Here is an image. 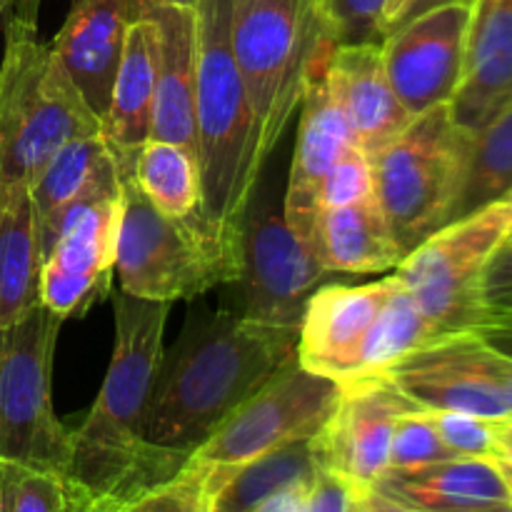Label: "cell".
Wrapping results in <instances>:
<instances>
[{
  "mask_svg": "<svg viewBox=\"0 0 512 512\" xmlns=\"http://www.w3.org/2000/svg\"><path fill=\"white\" fill-rule=\"evenodd\" d=\"M115 345L88 418L73 430L65 480L128 505L175 478L193 453L145 440V410L158 365L170 303L115 293Z\"/></svg>",
  "mask_w": 512,
  "mask_h": 512,
  "instance_id": "6da1fadb",
  "label": "cell"
},
{
  "mask_svg": "<svg viewBox=\"0 0 512 512\" xmlns=\"http://www.w3.org/2000/svg\"><path fill=\"white\" fill-rule=\"evenodd\" d=\"M298 330L225 308L190 313L178 343L158 365L145 410V440L195 453L243 400L298 360Z\"/></svg>",
  "mask_w": 512,
  "mask_h": 512,
  "instance_id": "7a4b0ae2",
  "label": "cell"
},
{
  "mask_svg": "<svg viewBox=\"0 0 512 512\" xmlns=\"http://www.w3.org/2000/svg\"><path fill=\"white\" fill-rule=\"evenodd\" d=\"M198 163L203 213L240 233V218L265 170L255 115L230 43V0H198Z\"/></svg>",
  "mask_w": 512,
  "mask_h": 512,
  "instance_id": "3957f363",
  "label": "cell"
},
{
  "mask_svg": "<svg viewBox=\"0 0 512 512\" xmlns=\"http://www.w3.org/2000/svg\"><path fill=\"white\" fill-rule=\"evenodd\" d=\"M103 133L80 90L38 30L5 23L0 63V188H33L63 145Z\"/></svg>",
  "mask_w": 512,
  "mask_h": 512,
  "instance_id": "277c9868",
  "label": "cell"
},
{
  "mask_svg": "<svg viewBox=\"0 0 512 512\" xmlns=\"http://www.w3.org/2000/svg\"><path fill=\"white\" fill-rule=\"evenodd\" d=\"M238 273L240 233L218 228L205 213L168 218L140 193L133 173L120 175L115 275L123 293L175 303L223 288Z\"/></svg>",
  "mask_w": 512,
  "mask_h": 512,
  "instance_id": "5b68a950",
  "label": "cell"
},
{
  "mask_svg": "<svg viewBox=\"0 0 512 512\" xmlns=\"http://www.w3.org/2000/svg\"><path fill=\"white\" fill-rule=\"evenodd\" d=\"M230 43L268 168L298 113L310 65L333 40L318 0H230Z\"/></svg>",
  "mask_w": 512,
  "mask_h": 512,
  "instance_id": "8992f818",
  "label": "cell"
},
{
  "mask_svg": "<svg viewBox=\"0 0 512 512\" xmlns=\"http://www.w3.org/2000/svg\"><path fill=\"white\" fill-rule=\"evenodd\" d=\"M473 138L455 123L450 103H443L415 115L370 158L375 200L405 253L453 220Z\"/></svg>",
  "mask_w": 512,
  "mask_h": 512,
  "instance_id": "52a82bcc",
  "label": "cell"
},
{
  "mask_svg": "<svg viewBox=\"0 0 512 512\" xmlns=\"http://www.w3.org/2000/svg\"><path fill=\"white\" fill-rule=\"evenodd\" d=\"M63 320L43 303L0 325V458L65 478L73 430L53 408V360Z\"/></svg>",
  "mask_w": 512,
  "mask_h": 512,
  "instance_id": "ba28073f",
  "label": "cell"
},
{
  "mask_svg": "<svg viewBox=\"0 0 512 512\" xmlns=\"http://www.w3.org/2000/svg\"><path fill=\"white\" fill-rule=\"evenodd\" d=\"M328 275L288 225L283 193L263 170L240 218V273L223 285V308L260 323L300 328L310 295Z\"/></svg>",
  "mask_w": 512,
  "mask_h": 512,
  "instance_id": "9c48e42d",
  "label": "cell"
},
{
  "mask_svg": "<svg viewBox=\"0 0 512 512\" xmlns=\"http://www.w3.org/2000/svg\"><path fill=\"white\" fill-rule=\"evenodd\" d=\"M120 228V175L110 155L93 183L40 228V303L80 318L113 290Z\"/></svg>",
  "mask_w": 512,
  "mask_h": 512,
  "instance_id": "30bf717a",
  "label": "cell"
},
{
  "mask_svg": "<svg viewBox=\"0 0 512 512\" xmlns=\"http://www.w3.org/2000/svg\"><path fill=\"white\" fill-rule=\"evenodd\" d=\"M510 233L512 200H500L440 228L395 268L438 335L473 333L483 320L485 265Z\"/></svg>",
  "mask_w": 512,
  "mask_h": 512,
  "instance_id": "8fae6325",
  "label": "cell"
},
{
  "mask_svg": "<svg viewBox=\"0 0 512 512\" xmlns=\"http://www.w3.org/2000/svg\"><path fill=\"white\" fill-rule=\"evenodd\" d=\"M340 395L343 385L293 360L243 400L190 458L203 465H240L295 440L313 438Z\"/></svg>",
  "mask_w": 512,
  "mask_h": 512,
  "instance_id": "7c38bea8",
  "label": "cell"
},
{
  "mask_svg": "<svg viewBox=\"0 0 512 512\" xmlns=\"http://www.w3.org/2000/svg\"><path fill=\"white\" fill-rule=\"evenodd\" d=\"M468 23L470 3H450L398 25L380 40L390 85L413 118L453 100L463 80Z\"/></svg>",
  "mask_w": 512,
  "mask_h": 512,
  "instance_id": "4fadbf2b",
  "label": "cell"
},
{
  "mask_svg": "<svg viewBox=\"0 0 512 512\" xmlns=\"http://www.w3.org/2000/svg\"><path fill=\"white\" fill-rule=\"evenodd\" d=\"M383 378L418 410L512 420L490 378V348L473 333L440 335L385 370Z\"/></svg>",
  "mask_w": 512,
  "mask_h": 512,
  "instance_id": "5bb4252c",
  "label": "cell"
},
{
  "mask_svg": "<svg viewBox=\"0 0 512 512\" xmlns=\"http://www.w3.org/2000/svg\"><path fill=\"white\" fill-rule=\"evenodd\" d=\"M415 410L385 378L343 385L338 405L313 435L323 468L348 480L355 490H370L390 468V443L400 415Z\"/></svg>",
  "mask_w": 512,
  "mask_h": 512,
  "instance_id": "9a60e30c",
  "label": "cell"
},
{
  "mask_svg": "<svg viewBox=\"0 0 512 512\" xmlns=\"http://www.w3.org/2000/svg\"><path fill=\"white\" fill-rule=\"evenodd\" d=\"M333 43L325 45L313 60L300 100L298 143H295L293 165H290L288 188L283 193V213L293 233L313 250L315 230L320 220V188L325 175L353 143L348 123L335 103L328 85V53ZM315 255V253H313Z\"/></svg>",
  "mask_w": 512,
  "mask_h": 512,
  "instance_id": "2e32d148",
  "label": "cell"
},
{
  "mask_svg": "<svg viewBox=\"0 0 512 512\" xmlns=\"http://www.w3.org/2000/svg\"><path fill=\"white\" fill-rule=\"evenodd\" d=\"M398 278L368 285H325L310 295L298 330V363L323 378L348 385L358 378L360 348Z\"/></svg>",
  "mask_w": 512,
  "mask_h": 512,
  "instance_id": "e0dca14e",
  "label": "cell"
},
{
  "mask_svg": "<svg viewBox=\"0 0 512 512\" xmlns=\"http://www.w3.org/2000/svg\"><path fill=\"white\" fill-rule=\"evenodd\" d=\"M145 5L148 0H73L63 28L48 43L100 123L110 108L125 35Z\"/></svg>",
  "mask_w": 512,
  "mask_h": 512,
  "instance_id": "ac0fdd59",
  "label": "cell"
},
{
  "mask_svg": "<svg viewBox=\"0 0 512 512\" xmlns=\"http://www.w3.org/2000/svg\"><path fill=\"white\" fill-rule=\"evenodd\" d=\"M325 70L330 93L348 123L350 138L368 158L408 128L413 115L405 110L390 85L380 40L333 45Z\"/></svg>",
  "mask_w": 512,
  "mask_h": 512,
  "instance_id": "d6986e66",
  "label": "cell"
},
{
  "mask_svg": "<svg viewBox=\"0 0 512 512\" xmlns=\"http://www.w3.org/2000/svg\"><path fill=\"white\" fill-rule=\"evenodd\" d=\"M512 103V0H473L463 80L450 100L455 123L480 133Z\"/></svg>",
  "mask_w": 512,
  "mask_h": 512,
  "instance_id": "ffe728a7",
  "label": "cell"
},
{
  "mask_svg": "<svg viewBox=\"0 0 512 512\" xmlns=\"http://www.w3.org/2000/svg\"><path fill=\"white\" fill-rule=\"evenodd\" d=\"M148 15L158 30L155 103L150 138L178 143L198 153V25L195 8L150 0ZM148 138V140H150Z\"/></svg>",
  "mask_w": 512,
  "mask_h": 512,
  "instance_id": "44dd1931",
  "label": "cell"
},
{
  "mask_svg": "<svg viewBox=\"0 0 512 512\" xmlns=\"http://www.w3.org/2000/svg\"><path fill=\"white\" fill-rule=\"evenodd\" d=\"M150 3V0H148ZM155 65H158V30L145 13L128 28L115 73L110 108L103 120V138L120 175L133 173L135 158L150 138L155 103Z\"/></svg>",
  "mask_w": 512,
  "mask_h": 512,
  "instance_id": "7402d4cb",
  "label": "cell"
},
{
  "mask_svg": "<svg viewBox=\"0 0 512 512\" xmlns=\"http://www.w3.org/2000/svg\"><path fill=\"white\" fill-rule=\"evenodd\" d=\"M375 488L413 512H475L512 503V488L490 458H450L413 470H388Z\"/></svg>",
  "mask_w": 512,
  "mask_h": 512,
  "instance_id": "603a6c76",
  "label": "cell"
},
{
  "mask_svg": "<svg viewBox=\"0 0 512 512\" xmlns=\"http://www.w3.org/2000/svg\"><path fill=\"white\" fill-rule=\"evenodd\" d=\"M313 253L330 275L388 273L408 255L395 240L375 195L345 208L325 210L315 230Z\"/></svg>",
  "mask_w": 512,
  "mask_h": 512,
  "instance_id": "cb8c5ba5",
  "label": "cell"
},
{
  "mask_svg": "<svg viewBox=\"0 0 512 512\" xmlns=\"http://www.w3.org/2000/svg\"><path fill=\"white\" fill-rule=\"evenodd\" d=\"M320 468L313 438L295 440L240 465H210V512H250L295 485H308Z\"/></svg>",
  "mask_w": 512,
  "mask_h": 512,
  "instance_id": "d4e9b609",
  "label": "cell"
},
{
  "mask_svg": "<svg viewBox=\"0 0 512 512\" xmlns=\"http://www.w3.org/2000/svg\"><path fill=\"white\" fill-rule=\"evenodd\" d=\"M40 235L30 188H0V325L40 305Z\"/></svg>",
  "mask_w": 512,
  "mask_h": 512,
  "instance_id": "484cf974",
  "label": "cell"
},
{
  "mask_svg": "<svg viewBox=\"0 0 512 512\" xmlns=\"http://www.w3.org/2000/svg\"><path fill=\"white\" fill-rule=\"evenodd\" d=\"M133 180L155 210L168 218L203 213L198 153L168 140H145L133 165Z\"/></svg>",
  "mask_w": 512,
  "mask_h": 512,
  "instance_id": "4316f807",
  "label": "cell"
},
{
  "mask_svg": "<svg viewBox=\"0 0 512 512\" xmlns=\"http://www.w3.org/2000/svg\"><path fill=\"white\" fill-rule=\"evenodd\" d=\"M435 338H440L435 325L398 280L393 295L378 313L370 333L365 335L358 360V378L353 383L383 378L385 370L433 343Z\"/></svg>",
  "mask_w": 512,
  "mask_h": 512,
  "instance_id": "83f0119b",
  "label": "cell"
},
{
  "mask_svg": "<svg viewBox=\"0 0 512 512\" xmlns=\"http://www.w3.org/2000/svg\"><path fill=\"white\" fill-rule=\"evenodd\" d=\"M512 195V103L493 123L475 133L468 173L453 210V220L468 218ZM450 220V223H453Z\"/></svg>",
  "mask_w": 512,
  "mask_h": 512,
  "instance_id": "f1b7e54d",
  "label": "cell"
},
{
  "mask_svg": "<svg viewBox=\"0 0 512 512\" xmlns=\"http://www.w3.org/2000/svg\"><path fill=\"white\" fill-rule=\"evenodd\" d=\"M110 160L108 143L103 133L83 135V138L70 140L68 145L53 155L43 173L30 188L33 195L35 220H38V235L43 225H48L60 210L73 203L85 188L95 180V175L103 170Z\"/></svg>",
  "mask_w": 512,
  "mask_h": 512,
  "instance_id": "f546056e",
  "label": "cell"
},
{
  "mask_svg": "<svg viewBox=\"0 0 512 512\" xmlns=\"http://www.w3.org/2000/svg\"><path fill=\"white\" fill-rule=\"evenodd\" d=\"M65 478L0 458V512H60Z\"/></svg>",
  "mask_w": 512,
  "mask_h": 512,
  "instance_id": "4dcf8cb0",
  "label": "cell"
},
{
  "mask_svg": "<svg viewBox=\"0 0 512 512\" xmlns=\"http://www.w3.org/2000/svg\"><path fill=\"white\" fill-rule=\"evenodd\" d=\"M210 465L190 458L175 478L123 505V512H210Z\"/></svg>",
  "mask_w": 512,
  "mask_h": 512,
  "instance_id": "1f68e13d",
  "label": "cell"
},
{
  "mask_svg": "<svg viewBox=\"0 0 512 512\" xmlns=\"http://www.w3.org/2000/svg\"><path fill=\"white\" fill-rule=\"evenodd\" d=\"M450 458H458V455L443 443L440 433L423 410L415 408L400 415L393 430V443H390L388 470L425 468V465L443 463Z\"/></svg>",
  "mask_w": 512,
  "mask_h": 512,
  "instance_id": "d6a6232c",
  "label": "cell"
},
{
  "mask_svg": "<svg viewBox=\"0 0 512 512\" xmlns=\"http://www.w3.org/2000/svg\"><path fill=\"white\" fill-rule=\"evenodd\" d=\"M318 5L335 45L383 40L385 0H318Z\"/></svg>",
  "mask_w": 512,
  "mask_h": 512,
  "instance_id": "836d02e7",
  "label": "cell"
},
{
  "mask_svg": "<svg viewBox=\"0 0 512 512\" xmlns=\"http://www.w3.org/2000/svg\"><path fill=\"white\" fill-rule=\"evenodd\" d=\"M373 195L375 185L370 158L358 145L350 143L343 150V155L335 160L330 173L325 175L323 188H320V215L325 210L345 208V205L360 203V200H368Z\"/></svg>",
  "mask_w": 512,
  "mask_h": 512,
  "instance_id": "e575fe53",
  "label": "cell"
},
{
  "mask_svg": "<svg viewBox=\"0 0 512 512\" xmlns=\"http://www.w3.org/2000/svg\"><path fill=\"white\" fill-rule=\"evenodd\" d=\"M440 433L443 443L458 458H490L498 450V420H485L468 413H448V410H423Z\"/></svg>",
  "mask_w": 512,
  "mask_h": 512,
  "instance_id": "d590c367",
  "label": "cell"
},
{
  "mask_svg": "<svg viewBox=\"0 0 512 512\" xmlns=\"http://www.w3.org/2000/svg\"><path fill=\"white\" fill-rule=\"evenodd\" d=\"M358 490L320 465L303 495V512H350Z\"/></svg>",
  "mask_w": 512,
  "mask_h": 512,
  "instance_id": "8d00e7d4",
  "label": "cell"
},
{
  "mask_svg": "<svg viewBox=\"0 0 512 512\" xmlns=\"http://www.w3.org/2000/svg\"><path fill=\"white\" fill-rule=\"evenodd\" d=\"M480 293H483L485 310L512 313V233L490 255Z\"/></svg>",
  "mask_w": 512,
  "mask_h": 512,
  "instance_id": "74e56055",
  "label": "cell"
},
{
  "mask_svg": "<svg viewBox=\"0 0 512 512\" xmlns=\"http://www.w3.org/2000/svg\"><path fill=\"white\" fill-rule=\"evenodd\" d=\"M473 335H478L485 345H490L498 353L512 358V313L485 310L483 320L475 325Z\"/></svg>",
  "mask_w": 512,
  "mask_h": 512,
  "instance_id": "f35d334b",
  "label": "cell"
},
{
  "mask_svg": "<svg viewBox=\"0 0 512 512\" xmlns=\"http://www.w3.org/2000/svg\"><path fill=\"white\" fill-rule=\"evenodd\" d=\"M60 512H123V503L88 493L80 485L65 480V503Z\"/></svg>",
  "mask_w": 512,
  "mask_h": 512,
  "instance_id": "ab89813d",
  "label": "cell"
},
{
  "mask_svg": "<svg viewBox=\"0 0 512 512\" xmlns=\"http://www.w3.org/2000/svg\"><path fill=\"white\" fill-rule=\"evenodd\" d=\"M350 512H413V510L400 505L398 500L388 498L385 493H380L378 488H370V490H360V493H355V503Z\"/></svg>",
  "mask_w": 512,
  "mask_h": 512,
  "instance_id": "60d3db41",
  "label": "cell"
},
{
  "mask_svg": "<svg viewBox=\"0 0 512 512\" xmlns=\"http://www.w3.org/2000/svg\"><path fill=\"white\" fill-rule=\"evenodd\" d=\"M305 488H308V485H295V488L283 490V493L273 495V498L260 503L258 508L250 512H303Z\"/></svg>",
  "mask_w": 512,
  "mask_h": 512,
  "instance_id": "b9f144b4",
  "label": "cell"
},
{
  "mask_svg": "<svg viewBox=\"0 0 512 512\" xmlns=\"http://www.w3.org/2000/svg\"><path fill=\"white\" fill-rule=\"evenodd\" d=\"M43 0H10L5 23H15L25 30H38V15Z\"/></svg>",
  "mask_w": 512,
  "mask_h": 512,
  "instance_id": "7bdbcfd3",
  "label": "cell"
},
{
  "mask_svg": "<svg viewBox=\"0 0 512 512\" xmlns=\"http://www.w3.org/2000/svg\"><path fill=\"white\" fill-rule=\"evenodd\" d=\"M495 463L512 478V420H498V450H495Z\"/></svg>",
  "mask_w": 512,
  "mask_h": 512,
  "instance_id": "ee69618b",
  "label": "cell"
},
{
  "mask_svg": "<svg viewBox=\"0 0 512 512\" xmlns=\"http://www.w3.org/2000/svg\"><path fill=\"white\" fill-rule=\"evenodd\" d=\"M450 3H473V0H408V3H405V8L400 10L398 18H395V23L390 25V30H395L398 25H403V23H408V20L418 18V15L428 13V10L440 8V5H450ZM390 30H388V33H390ZM388 33H385V35H388Z\"/></svg>",
  "mask_w": 512,
  "mask_h": 512,
  "instance_id": "f6af8a7d",
  "label": "cell"
},
{
  "mask_svg": "<svg viewBox=\"0 0 512 512\" xmlns=\"http://www.w3.org/2000/svg\"><path fill=\"white\" fill-rule=\"evenodd\" d=\"M405 3H408V0H385V20H383V38H385V33H388L390 30V25L395 23V18H398L400 15V10L405 8Z\"/></svg>",
  "mask_w": 512,
  "mask_h": 512,
  "instance_id": "bcb514c9",
  "label": "cell"
},
{
  "mask_svg": "<svg viewBox=\"0 0 512 512\" xmlns=\"http://www.w3.org/2000/svg\"><path fill=\"white\" fill-rule=\"evenodd\" d=\"M475 512H512V503L495 505V508H485V510H475Z\"/></svg>",
  "mask_w": 512,
  "mask_h": 512,
  "instance_id": "7dc6e473",
  "label": "cell"
},
{
  "mask_svg": "<svg viewBox=\"0 0 512 512\" xmlns=\"http://www.w3.org/2000/svg\"><path fill=\"white\" fill-rule=\"evenodd\" d=\"M163 3H173V5H185V8H195L198 0H163Z\"/></svg>",
  "mask_w": 512,
  "mask_h": 512,
  "instance_id": "c3c4849f",
  "label": "cell"
},
{
  "mask_svg": "<svg viewBox=\"0 0 512 512\" xmlns=\"http://www.w3.org/2000/svg\"><path fill=\"white\" fill-rule=\"evenodd\" d=\"M8 5H10V0H0V20H3L5 13H8Z\"/></svg>",
  "mask_w": 512,
  "mask_h": 512,
  "instance_id": "681fc988",
  "label": "cell"
},
{
  "mask_svg": "<svg viewBox=\"0 0 512 512\" xmlns=\"http://www.w3.org/2000/svg\"><path fill=\"white\" fill-rule=\"evenodd\" d=\"M508 483H510V488H512V478H508Z\"/></svg>",
  "mask_w": 512,
  "mask_h": 512,
  "instance_id": "f907efd6",
  "label": "cell"
},
{
  "mask_svg": "<svg viewBox=\"0 0 512 512\" xmlns=\"http://www.w3.org/2000/svg\"><path fill=\"white\" fill-rule=\"evenodd\" d=\"M510 200H512V195H510Z\"/></svg>",
  "mask_w": 512,
  "mask_h": 512,
  "instance_id": "816d5d0a",
  "label": "cell"
}]
</instances>
